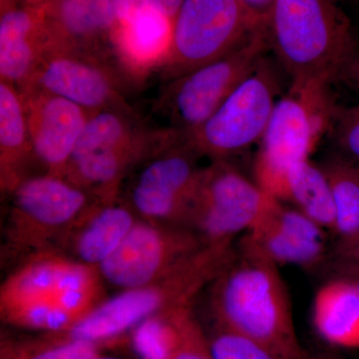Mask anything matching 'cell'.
Instances as JSON below:
<instances>
[{
  "label": "cell",
  "instance_id": "cell-1",
  "mask_svg": "<svg viewBox=\"0 0 359 359\" xmlns=\"http://www.w3.org/2000/svg\"><path fill=\"white\" fill-rule=\"evenodd\" d=\"M233 250L215 278L212 308L222 327L259 342L278 359H306L280 266L247 245Z\"/></svg>",
  "mask_w": 359,
  "mask_h": 359
},
{
  "label": "cell",
  "instance_id": "cell-2",
  "mask_svg": "<svg viewBox=\"0 0 359 359\" xmlns=\"http://www.w3.org/2000/svg\"><path fill=\"white\" fill-rule=\"evenodd\" d=\"M269 49L292 81L346 79L358 40L339 0H275L264 26Z\"/></svg>",
  "mask_w": 359,
  "mask_h": 359
},
{
  "label": "cell",
  "instance_id": "cell-3",
  "mask_svg": "<svg viewBox=\"0 0 359 359\" xmlns=\"http://www.w3.org/2000/svg\"><path fill=\"white\" fill-rule=\"evenodd\" d=\"M98 269L59 256H40L9 276L0 292L2 320L58 334L100 304Z\"/></svg>",
  "mask_w": 359,
  "mask_h": 359
},
{
  "label": "cell",
  "instance_id": "cell-4",
  "mask_svg": "<svg viewBox=\"0 0 359 359\" xmlns=\"http://www.w3.org/2000/svg\"><path fill=\"white\" fill-rule=\"evenodd\" d=\"M233 252L231 244L205 245L158 282L123 290L121 294L101 302L76 325L66 330L63 337L106 344L156 313L189 308L205 283L219 276Z\"/></svg>",
  "mask_w": 359,
  "mask_h": 359
},
{
  "label": "cell",
  "instance_id": "cell-5",
  "mask_svg": "<svg viewBox=\"0 0 359 359\" xmlns=\"http://www.w3.org/2000/svg\"><path fill=\"white\" fill-rule=\"evenodd\" d=\"M159 131L144 126L127 103L92 113L65 177L101 202L117 200L125 177L145 157Z\"/></svg>",
  "mask_w": 359,
  "mask_h": 359
},
{
  "label": "cell",
  "instance_id": "cell-6",
  "mask_svg": "<svg viewBox=\"0 0 359 359\" xmlns=\"http://www.w3.org/2000/svg\"><path fill=\"white\" fill-rule=\"evenodd\" d=\"M330 87L292 81L289 91L278 99L252 167L259 188L266 190L292 165L309 160L323 137L330 134L339 108Z\"/></svg>",
  "mask_w": 359,
  "mask_h": 359
},
{
  "label": "cell",
  "instance_id": "cell-7",
  "mask_svg": "<svg viewBox=\"0 0 359 359\" xmlns=\"http://www.w3.org/2000/svg\"><path fill=\"white\" fill-rule=\"evenodd\" d=\"M199 157L185 134L160 129L152 147L133 169L127 205L145 221L186 224L202 170L197 165Z\"/></svg>",
  "mask_w": 359,
  "mask_h": 359
},
{
  "label": "cell",
  "instance_id": "cell-8",
  "mask_svg": "<svg viewBox=\"0 0 359 359\" xmlns=\"http://www.w3.org/2000/svg\"><path fill=\"white\" fill-rule=\"evenodd\" d=\"M268 49L264 30H257L223 57L167 81L155 107L170 122L168 128L190 134L202 126L254 72Z\"/></svg>",
  "mask_w": 359,
  "mask_h": 359
},
{
  "label": "cell",
  "instance_id": "cell-9",
  "mask_svg": "<svg viewBox=\"0 0 359 359\" xmlns=\"http://www.w3.org/2000/svg\"><path fill=\"white\" fill-rule=\"evenodd\" d=\"M280 80L275 65L264 56L244 80L202 125L185 134L189 145L212 161L229 160L259 145L273 113Z\"/></svg>",
  "mask_w": 359,
  "mask_h": 359
},
{
  "label": "cell",
  "instance_id": "cell-10",
  "mask_svg": "<svg viewBox=\"0 0 359 359\" xmlns=\"http://www.w3.org/2000/svg\"><path fill=\"white\" fill-rule=\"evenodd\" d=\"M257 30L264 29L255 25L240 0H184L162 76L169 81L223 57Z\"/></svg>",
  "mask_w": 359,
  "mask_h": 359
},
{
  "label": "cell",
  "instance_id": "cell-11",
  "mask_svg": "<svg viewBox=\"0 0 359 359\" xmlns=\"http://www.w3.org/2000/svg\"><path fill=\"white\" fill-rule=\"evenodd\" d=\"M276 199L229 160L202 168L187 226L205 245L230 244L266 214Z\"/></svg>",
  "mask_w": 359,
  "mask_h": 359
},
{
  "label": "cell",
  "instance_id": "cell-12",
  "mask_svg": "<svg viewBox=\"0 0 359 359\" xmlns=\"http://www.w3.org/2000/svg\"><path fill=\"white\" fill-rule=\"evenodd\" d=\"M204 245L190 229L138 219L121 245L97 269L111 285L137 289L165 278Z\"/></svg>",
  "mask_w": 359,
  "mask_h": 359
},
{
  "label": "cell",
  "instance_id": "cell-13",
  "mask_svg": "<svg viewBox=\"0 0 359 359\" xmlns=\"http://www.w3.org/2000/svg\"><path fill=\"white\" fill-rule=\"evenodd\" d=\"M11 237L16 244L39 247L67 233L97 203L100 202L66 177L50 173L32 175L13 192Z\"/></svg>",
  "mask_w": 359,
  "mask_h": 359
},
{
  "label": "cell",
  "instance_id": "cell-14",
  "mask_svg": "<svg viewBox=\"0 0 359 359\" xmlns=\"http://www.w3.org/2000/svg\"><path fill=\"white\" fill-rule=\"evenodd\" d=\"M125 75L112 59L47 46L26 88L48 92L77 104L90 114L124 100Z\"/></svg>",
  "mask_w": 359,
  "mask_h": 359
},
{
  "label": "cell",
  "instance_id": "cell-15",
  "mask_svg": "<svg viewBox=\"0 0 359 359\" xmlns=\"http://www.w3.org/2000/svg\"><path fill=\"white\" fill-rule=\"evenodd\" d=\"M111 48L125 77L140 80L166 62L174 20L153 0H114Z\"/></svg>",
  "mask_w": 359,
  "mask_h": 359
},
{
  "label": "cell",
  "instance_id": "cell-16",
  "mask_svg": "<svg viewBox=\"0 0 359 359\" xmlns=\"http://www.w3.org/2000/svg\"><path fill=\"white\" fill-rule=\"evenodd\" d=\"M35 162L44 173L65 177L90 113L77 104L35 88L20 90Z\"/></svg>",
  "mask_w": 359,
  "mask_h": 359
},
{
  "label": "cell",
  "instance_id": "cell-17",
  "mask_svg": "<svg viewBox=\"0 0 359 359\" xmlns=\"http://www.w3.org/2000/svg\"><path fill=\"white\" fill-rule=\"evenodd\" d=\"M43 11L48 46L114 59L112 52L102 45L104 39L111 44L114 0H61L53 8Z\"/></svg>",
  "mask_w": 359,
  "mask_h": 359
},
{
  "label": "cell",
  "instance_id": "cell-18",
  "mask_svg": "<svg viewBox=\"0 0 359 359\" xmlns=\"http://www.w3.org/2000/svg\"><path fill=\"white\" fill-rule=\"evenodd\" d=\"M47 47L44 11L11 9L0 21V78L21 89L32 77Z\"/></svg>",
  "mask_w": 359,
  "mask_h": 359
},
{
  "label": "cell",
  "instance_id": "cell-19",
  "mask_svg": "<svg viewBox=\"0 0 359 359\" xmlns=\"http://www.w3.org/2000/svg\"><path fill=\"white\" fill-rule=\"evenodd\" d=\"M137 219L127 204L116 200L97 203L68 231L76 261L98 268L121 245Z\"/></svg>",
  "mask_w": 359,
  "mask_h": 359
},
{
  "label": "cell",
  "instance_id": "cell-20",
  "mask_svg": "<svg viewBox=\"0 0 359 359\" xmlns=\"http://www.w3.org/2000/svg\"><path fill=\"white\" fill-rule=\"evenodd\" d=\"M35 162L25 100L20 88L0 80V178L1 189L11 194L22 180L32 176ZM36 163V162H35Z\"/></svg>",
  "mask_w": 359,
  "mask_h": 359
},
{
  "label": "cell",
  "instance_id": "cell-21",
  "mask_svg": "<svg viewBox=\"0 0 359 359\" xmlns=\"http://www.w3.org/2000/svg\"><path fill=\"white\" fill-rule=\"evenodd\" d=\"M313 321L320 337L332 346L359 348V290L348 278H337L318 289Z\"/></svg>",
  "mask_w": 359,
  "mask_h": 359
},
{
  "label": "cell",
  "instance_id": "cell-22",
  "mask_svg": "<svg viewBox=\"0 0 359 359\" xmlns=\"http://www.w3.org/2000/svg\"><path fill=\"white\" fill-rule=\"evenodd\" d=\"M275 199L294 208L325 230L334 231L332 189L323 168L316 166L311 160L289 168Z\"/></svg>",
  "mask_w": 359,
  "mask_h": 359
},
{
  "label": "cell",
  "instance_id": "cell-23",
  "mask_svg": "<svg viewBox=\"0 0 359 359\" xmlns=\"http://www.w3.org/2000/svg\"><path fill=\"white\" fill-rule=\"evenodd\" d=\"M271 208L245 233L241 243L278 266L313 268L320 264L325 257V244L306 242L283 230L269 216Z\"/></svg>",
  "mask_w": 359,
  "mask_h": 359
},
{
  "label": "cell",
  "instance_id": "cell-24",
  "mask_svg": "<svg viewBox=\"0 0 359 359\" xmlns=\"http://www.w3.org/2000/svg\"><path fill=\"white\" fill-rule=\"evenodd\" d=\"M332 189L335 210L334 233L339 242L359 236V165L335 155L321 165Z\"/></svg>",
  "mask_w": 359,
  "mask_h": 359
},
{
  "label": "cell",
  "instance_id": "cell-25",
  "mask_svg": "<svg viewBox=\"0 0 359 359\" xmlns=\"http://www.w3.org/2000/svg\"><path fill=\"white\" fill-rule=\"evenodd\" d=\"M191 306L156 313L131 330V346L139 359H172L183 337Z\"/></svg>",
  "mask_w": 359,
  "mask_h": 359
},
{
  "label": "cell",
  "instance_id": "cell-26",
  "mask_svg": "<svg viewBox=\"0 0 359 359\" xmlns=\"http://www.w3.org/2000/svg\"><path fill=\"white\" fill-rule=\"evenodd\" d=\"M207 339L212 359H278L259 342L219 325Z\"/></svg>",
  "mask_w": 359,
  "mask_h": 359
},
{
  "label": "cell",
  "instance_id": "cell-27",
  "mask_svg": "<svg viewBox=\"0 0 359 359\" xmlns=\"http://www.w3.org/2000/svg\"><path fill=\"white\" fill-rule=\"evenodd\" d=\"M108 344L49 337L48 341L20 351L11 359H87L100 353Z\"/></svg>",
  "mask_w": 359,
  "mask_h": 359
},
{
  "label": "cell",
  "instance_id": "cell-28",
  "mask_svg": "<svg viewBox=\"0 0 359 359\" xmlns=\"http://www.w3.org/2000/svg\"><path fill=\"white\" fill-rule=\"evenodd\" d=\"M328 135L337 148V155L359 165V105L339 107Z\"/></svg>",
  "mask_w": 359,
  "mask_h": 359
},
{
  "label": "cell",
  "instance_id": "cell-29",
  "mask_svg": "<svg viewBox=\"0 0 359 359\" xmlns=\"http://www.w3.org/2000/svg\"><path fill=\"white\" fill-rule=\"evenodd\" d=\"M172 359H212L207 335L192 313L187 318L181 344Z\"/></svg>",
  "mask_w": 359,
  "mask_h": 359
},
{
  "label": "cell",
  "instance_id": "cell-30",
  "mask_svg": "<svg viewBox=\"0 0 359 359\" xmlns=\"http://www.w3.org/2000/svg\"><path fill=\"white\" fill-rule=\"evenodd\" d=\"M248 11L252 22L259 29L264 30L266 20L275 0H240Z\"/></svg>",
  "mask_w": 359,
  "mask_h": 359
},
{
  "label": "cell",
  "instance_id": "cell-31",
  "mask_svg": "<svg viewBox=\"0 0 359 359\" xmlns=\"http://www.w3.org/2000/svg\"><path fill=\"white\" fill-rule=\"evenodd\" d=\"M337 255L351 264H359V240L349 243H339Z\"/></svg>",
  "mask_w": 359,
  "mask_h": 359
},
{
  "label": "cell",
  "instance_id": "cell-32",
  "mask_svg": "<svg viewBox=\"0 0 359 359\" xmlns=\"http://www.w3.org/2000/svg\"><path fill=\"white\" fill-rule=\"evenodd\" d=\"M153 1H154L167 15H169L170 18L175 20L184 0H153Z\"/></svg>",
  "mask_w": 359,
  "mask_h": 359
},
{
  "label": "cell",
  "instance_id": "cell-33",
  "mask_svg": "<svg viewBox=\"0 0 359 359\" xmlns=\"http://www.w3.org/2000/svg\"><path fill=\"white\" fill-rule=\"evenodd\" d=\"M346 79L351 80L359 91V55L347 73Z\"/></svg>",
  "mask_w": 359,
  "mask_h": 359
},
{
  "label": "cell",
  "instance_id": "cell-34",
  "mask_svg": "<svg viewBox=\"0 0 359 359\" xmlns=\"http://www.w3.org/2000/svg\"><path fill=\"white\" fill-rule=\"evenodd\" d=\"M306 359H342L337 354L332 353H318L316 354H309L308 358Z\"/></svg>",
  "mask_w": 359,
  "mask_h": 359
},
{
  "label": "cell",
  "instance_id": "cell-35",
  "mask_svg": "<svg viewBox=\"0 0 359 359\" xmlns=\"http://www.w3.org/2000/svg\"><path fill=\"white\" fill-rule=\"evenodd\" d=\"M87 359H123V358H114V356L102 355V354L99 353V354H97V355H95V356H92V358H89Z\"/></svg>",
  "mask_w": 359,
  "mask_h": 359
},
{
  "label": "cell",
  "instance_id": "cell-36",
  "mask_svg": "<svg viewBox=\"0 0 359 359\" xmlns=\"http://www.w3.org/2000/svg\"><path fill=\"white\" fill-rule=\"evenodd\" d=\"M354 271H358V273H356L355 275H354L353 276V278H351V280H353L354 283H356V285H358V287L359 290V264H356V268L354 269Z\"/></svg>",
  "mask_w": 359,
  "mask_h": 359
},
{
  "label": "cell",
  "instance_id": "cell-37",
  "mask_svg": "<svg viewBox=\"0 0 359 359\" xmlns=\"http://www.w3.org/2000/svg\"><path fill=\"white\" fill-rule=\"evenodd\" d=\"M358 240H359V236L358 238H355V240L351 241V242H354V241H358ZM339 243H340V242H339ZM344 243H349V242H344Z\"/></svg>",
  "mask_w": 359,
  "mask_h": 359
}]
</instances>
